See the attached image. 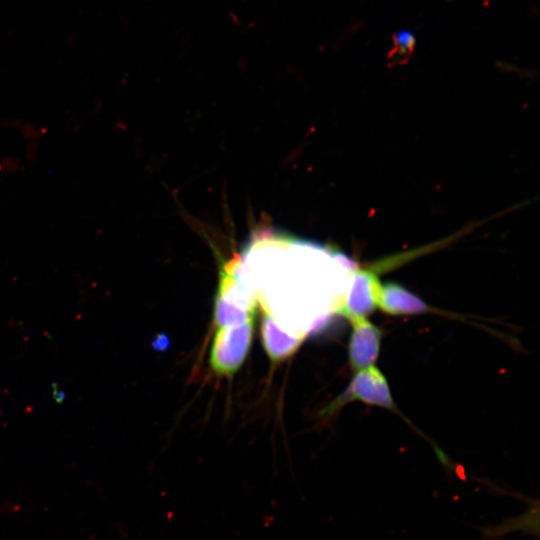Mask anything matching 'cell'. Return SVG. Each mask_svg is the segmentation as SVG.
I'll return each instance as SVG.
<instances>
[{
	"label": "cell",
	"mask_w": 540,
	"mask_h": 540,
	"mask_svg": "<svg viewBox=\"0 0 540 540\" xmlns=\"http://www.w3.org/2000/svg\"><path fill=\"white\" fill-rule=\"evenodd\" d=\"M252 326L253 322L218 327L210 353V364L214 372L228 375L242 365L251 345Z\"/></svg>",
	"instance_id": "6da1fadb"
},
{
	"label": "cell",
	"mask_w": 540,
	"mask_h": 540,
	"mask_svg": "<svg viewBox=\"0 0 540 540\" xmlns=\"http://www.w3.org/2000/svg\"><path fill=\"white\" fill-rule=\"evenodd\" d=\"M354 400L395 410L387 380L380 370L373 365L358 370L347 389L329 404L322 414L331 415L341 406Z\"/></svg>",
	"instance_id": "7a4b0ae2"
},
{
	"label": "cell",
	"mask_w": 540,
	"mask_h": 540,
	"mask_svg": "<svg viewBox=\"0 0 540 540\" xmlns=\"http://www.w3.org/2000/svg\"><path fill=\"white\" fill-rule=\"evenodd\" d=\"M381 284L378 274L369 267L352 272L347 298L340 302L337 312L347 317L351 323L365 319L379 305Z\"/></svg>",
	"instance_id": "3957f363"
},
{
	"label": "cell",
	"mask_w": 540,
	"mask_h": 540,
	"mask_svg": "<svg viewBox=\"0 0 540 540\" xmlns=\"http://www.w3.org/2000/svg\"><path fill=\"white\" fill-rule=\"evenodd\" d=\"M352 325L353 331L348 346L349 363L358 371L372 366L378 358L381 331L366 318L357 320Z\"/></svg>",
	"instance_id": "277c9868"
},
{
	"label": "cell",
	"mask_w": 540,
	"mask_h": 540,
	"mask_svg": "<svg viewBox=\"0 0 540 540\" xmlns=\"http://www.w3.org/2000/svg\"><path fill=\"white\" fill-rule=\"evenodd\" d=\"M378 307L390 315H414L430 311L421 298L392 282L381 285Z\"/></svg>",
	"instance_id": "5b68a950"
},
{
	"label": "cell",
	"mask_w": 540,
	"mask_h": 540,
	"mask_svg": "<svg viewBox=\"0 0 540 540\" xmlns=\"http://www.w3.org/2000/svg\"><path fill=\"white\" fill-rule=\"evenodd\" d=\"M261 337L263 346L273 361L292 355L303 340L302 337L280 328L275 319L266 312L261 321Z\"/></svg>",
	"instance_id": "8992f818"
},
{
	"label": "cell",
	"mask_w": 540,
	"mask_h": 540,
	"mask_svg": "<svg viewBox=\"0 0 540 540\" xmlns=\"http://www.w3.org/2000/svg\"><path fill=\"white\" fill-rule=\"evenodd\" d=\"M395 46L399 53H409L415 45V35L409 29H400L394 36Z\"/></svg>",
	"instance_id": "52a82bcc"
}]
</instances>
